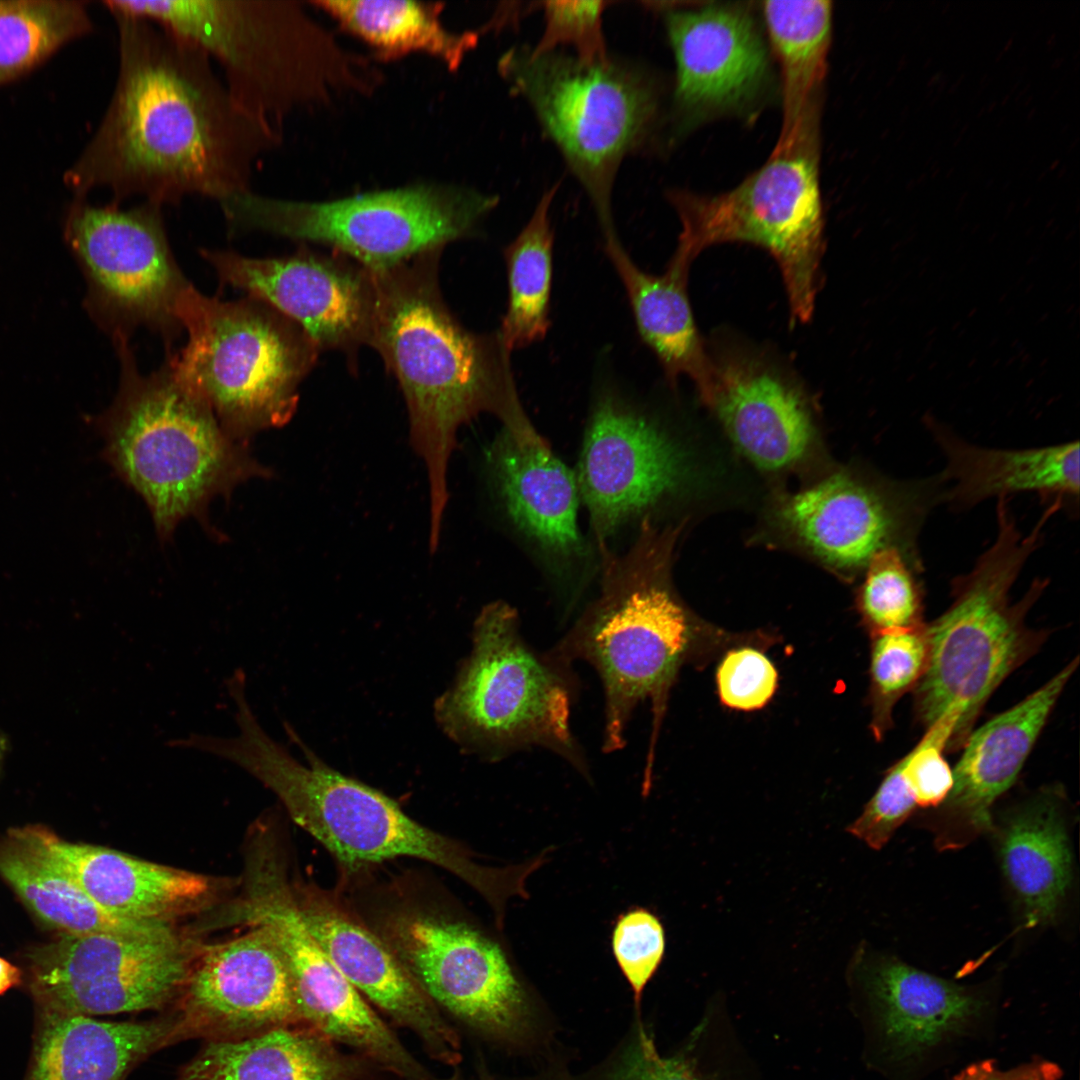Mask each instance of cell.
Returning a JSON list of instances; mask_svg holds the SVG:
<instances>
[{"instance_id":"23","label":"cell","mask_w":1080,"mask_h":1080,"mask_svg":"<svg viewBox=\"0 0 1080 1080\" xmlns=\"http://www.w3.org/2000/svg\"><path fill=\"white\" fill-rule=\"evenodd\" d=\"M918 512L915 497L902 488L882 492L837 474L791 497L782 516L823 559L857 568L884 548L904 553Z\"/></svg>"},{"instance_id":"25","label":"cell","mask_w":1080,"mask_h":1080,"mask_svg":"<svg viewBox=\"0 0 1080 1080\" xmlns=\"http://www.w3.org/2000/svg\"><path fill=\"white\" fill-rule=\"evenodd\" d=\"M489 468L506 514L546 558L565 569L587 555L576 475L546 440L519 442L502 429L490 448Z\"/></svg>"},{"instance_id":"30","label":"cell","mask_w":1080,"mask_h":1080,"mask_svg":"<svg viewBox=\"0 0 1080 1080\" xmlns=\"http://www.w3.org/2000/svg\"><path fill=\"white\" fill-rule=\"evenodd\" d=\"M30 1080H120L172 1034L163 1021L110 1022L45 1010Z\"/></svg>"},{"instance_id":"19","label":"cell","mask_w":1080,"mask_h":1080,"mask_svg":"<svg viewBox=\"0 0 1080 1080\" xmlns=\"http://www.w3.org/2000/svg\"><path fill=\"white\" fill-rule=\"evenodd\" d=\"M665 24L676 62L674 108L681 128L749 108L768 88V51L743 3L672 8Z\"/></svg>"},{"instance_id":"5","label":"cell","mask_w":1080,"mask_h":1080,"mask_svg":"<svg viewBox=\"0 0 1080 1080\" xmlns=\"http://www.w3.org/2000/svg\"><path fill=\"white\" fill-rule=\"evenodd\" d=\"M121 375L117 397L103 417L105 455L146 502L161 538L180 521L200 517L209 502L269 471L220 424L168 359L143 375L129 339H114Z\"/></svg>"},{"instance_id":"26","label":"cell","mask_w":1080,"mask_h":1080,"mask_svg":"<svg viewBox=\"0 0 1080 1080\" xmlns=\"http://www.w3.org/2000/svg\"><path fill=\"white\" fill-rule=\"evenodd\" d=\"M710 406L731 438L761 468L776 470L806 451L812 427L797 389L757 359L728 355L714 362Z\"/></svg>"},{"instance_id":"28","label":"cell","mask_w":1080,"mask_h":1080,"mask_svg":"<svg viewBox=\"0 0 1080 1080\" xmlns=\"http://www.w3.org/2000/svg\"><path fill=\"white\" fill-rule=\"evenodd\" d=\"M926 424L943 450L949 498L969 506L990 497L1035 492L1056 501L1079 494V443L1025 450L986 449L968 444L930 416Z\"/></svg>"},{"instance_id":"31","label":"cell","mask_w":1080,"mask_h":1080,"mask_svg":"<svg viewBox=\"0 0 1080 1080\" xmlns=\"http://www.w3.org/2000/svg\"><path fill=\"white\" fill-rule=\"evenodd\" d=\"M763 18L781 69L783 119L778 141L819 118L831 43L829 1H765Z\"/></svg>"},{"instance_id":"37","label":"cell","mask_w":1080,"mask_h":1080,"mask_svg":"<svg viewBox=\"0 0 1080 1080\" xmlns=\"http://www.w3.org/2000/svg\"><path fill=\"white\" fill-rule=\"evenodd\" d=\"M859 607L875 633L922 625L920 588L901 550L884 548L872 556Z\"/></svg>"},{"instance_id":"14","label":"cell","mask_w":1080,"mask_h":1080,"mask_svg":"<svg viewBox=\"0 0 1080 1080\" xmlns=\"http://www.w3.org/2000/svg\"><path fill=\"white\" fill-rule=\"evenodd\" d=\"M161 208L147 201L129 209L100 207L80 199L67 232L95 313L113 338L129 339L143 326L160 334L169 349L182 329L178 300L191 283L171 252Z\"/></svg>"},{"instance_id":"38","label":"cell","mask_w":1080,"mask_h":1080,"mask_svg":"<svg viewBox=\"0 0 1080 1080\" xmlns=\"http://www.w3.org/2000/svg\"><path fill=\"white\" fill-rule=\"evenodd\" d=\"M928 655L925 626L875 633L871 653L873 729L882 736L898 699L921 678Z\"/></svg>"},{"instance_id":"46","label":"cell","mask_w":1080,"mask_h":1080,"mask_svg":"<svg viewBox=\"0 0 1080 1080\" xmlns=\"http://www.w3.org/2000/svg\"><path fill=\"white\" fill-rule=\"evenodd\" d=\"M21 971L18 967L0 957V995L21 982Z\"/></svg>"},{"instance_id":"2","label":"cell","mask_w":1080,"mask_h":1080,"mask_svg":"<svg viewBox=\"0 0 1080 1080\" xmlns=\"http://www.w3.org/2000/svg\"><path fill=\"white\" fill-rule=\"evenodd\" d=\"M441 252L431 249L371 271L376 304L369 342L398 381L410 441L426 466L433 548L440 541L449 500L448 466L461 426L491 413L517 441L544 440L521 405L510 352L498 331L478 334L466 329L444 301L438 273Z\"/></svg>"},{"instance_id":"12","label":"cell","mask_w":1080,"mask_h":1080,"mask_svg":"<svg viewBox=\"0 0 1080 1080\" xmlns=\"http://www.w3.org/2000/svg\"><path fill=\"white\" fill-rule=\"evenodd\" d=\"M681 223L676 250L690 260L706 247L745 242L766 249L782 274L792 320L814 313L824 252L819 123L776 145L735 188L716 195L672 191Z\"/></svg>"},{"instance_id":"11","label":"cell","mask_w":1080,"mask_h":1080,"mask_svg":"<svg viewBox=\"0 0 1080 1080\" xmlns=\"http://www.w3.org/2000/svg\"><path fill=\"white\" fill-rule=\"evenodd\" d=\"M495 195L448 184H413L328 201H295L251 190L219 202L230 231H262L331 247L381 271L470 236L497 206Z\"/></svg>"},{"instance_id":"9","label":"cell","mask_w":1080,"mask_h":1080,"mask_svg":"<svg viewBox=\"0 0 1080 1080\" xmlns=\"http://www.w3.org/2000/svg\"><path fill=\"white\" fill-rule=\"evenodd\" d=\"M177 317L188 340L168 361L227 432L244 442L292 418L320 351L296 323L255 298L221 301L192 284Z\"/></svg>"},{"instance_id":"16","label":"cell","mask_w":1080,"mask_h":1080,"mask_svg":"<svg viewBox=\"0 0 1080 1080\" xmlns=\"http://www.w3.org/2000/svg\"><path fill=\"white\" fill-rule=\"evenodd\" d=\"M198 946L174 925L64 934L34 953L32 988L45 1010L95 1016L160 1008L183 989Z\"/></svg>"},{"instance_id":"15","label":"cell","mask_w":1080,"mask_h":1080,"mask_svg":"<svg viewBox=\"0 0 1080 1080\" xmlns=\"http://www.w3.org/2000/svg\"><path fill=\"white\" fill-rule=\"evenodd\" d=\"M432 1000L499 1039L528 1032L526 992L502 948L465 920L429 907L399 905L372 928Z\"/></svg>"},{"instance_id":"24","label":"cell","mask_w":1080,"mask_h":1080,"mask_svg":"<svg viewBox=\"0 0 1080 1080\" xmlns=\"http://www.w3.org/2000/svg\"><path fill=\"white\" fill-rule=\"evenodd\" d=\"M1078 658L1005 712L971 731L953 771L946 801L947 821L961 831L959 846L992 826L991 806L1018 777Z\"/></svg>"},{"instance_id":"32","label":"cell","mask_w":1080,"mask_h":1080,"mask_svg":"<svg viewBox=\"0 0 1080 1080\" xmlns=\"http://www.w3.org/2000/svg\"><path fill=\"white\" fill-rule=\"evenodd\" d=\"M181 1080H353L322 1037L273 1027L237 1040L208 1044Z\"/></svg>"},{"instance_id":"27","label":"cell","mask_w":1080,"mask_h":1080,"mask_svg":"<svg viewBox=\"0 0 1080 1080\" xmlns=\"http://www.w3.org/2000/svg\"><path fill=\"white\" fill-rule=\"evenodd\" d=\"M602 232L604 249L625 288L641 339L654 352L670 382L681 375L690 377L710 405L716 370L704 350L689 302L692 261L675 250L662 274H650L633 262L614 228Z\"/></svg>"},{"instance_id":"47","label":"cell","mask_w":1080,"mask_h":1080,"mask_svg":"<svg viewBox=\"0 0 1080 1080\" xmlns=\"http://www.w3.org/2000/svg\"><path fill=\"white\" fill-rule=\"evenodd\" d=\"M7 750V741L5 736L0 731V763L4 759Z\"/></svg>"},{"instance_id":"4","label":"cell","mask_w":1080,"mask_h":1080,"mask_svg":"<svg viewBox=\"0 0 1080 1080\" xmlns=\"http://www.w3.org/2000/svg\"><path fill=\"white\" fill-rule=\"evenodd\" d=\"M189 40L217 64L234 97L281 129L306 106L369 92L378 72L338 44L296 1L106 0Z\"/></svg>"},{"instance_id":"22","label":"cell","mask_w":1080,"mask_h":1080,"mask_svg":"<svg viewBox=\"0 0 1080 1080\" xmlns=\"http://www.w3.org/2000/svg\"><path fill=\"white\" fill-rule=\"evenodd\" d=\"M199 945L183 986L187 1010L228 1031L267 1030L296 1017L290 973L265 930Z\"/></svg>"},{"instance_id":"40","label":"cell","mask_w":1080,"mask_h":1080,"mask_svg":"<svg viewBox=\"0 0 1080 1080\" xmlns=\"http://www.w3.org/2000/svg\"><path fill=\"white\" fill-rule=\"evenodd\" d=\"M664 950V929L653 913L634 908L618 917L612 932V951L637 1003L659 967Z\"/></svg>"},{"instance_id":"8","label":"cell","mask_w":1080,"mask_h":1080,"mask_svg":"<svg viewBox=\"0 0 1080 1080\" xmlns=\"http://www.w3.org/2000/svg\"><path fill=\"white\" fill-rule=\"evenodd\" d=\"M569 662L539 653L504 601L485 606L456 680L435 704L445 733L463 748L501 759L530 747L557 753L579 772L588 766L570 724L574 680Z\"/></svg>"},{"instance_id":"7","label":"cell","mask_w":1080,"mask_h":1080,"mask_svg":"<svg viewBox=\"0 0 1080 1080\" xmlns=\"http://www.w3.org/2000/svg\"><path fill=\"white\" fill-rule=\"evenodd\" d=\"M1052 513L1048 508L1024 536L1007 498H999L994 543L970 572L955 579L951 605L925 627L928 655L915 686V711L927 728L946 714L957 717L948 749L964 745L991 694L1044 641L1025 619L1046 582H1034L1018 602L1010 591Z\"/></svg>"},{"instance_id":"35","label":"cell","mask_w":1080,"mask_h":1080,"mask_svg":"<svg viewBox=\"0 0 1080 1080\" xmlns=\"http://www.w3.org/2000/svg\"><path fill=\"white\" fill-rule=\"evenodd\" d=\"M557 188L545 191L528 223L504 250L508 301L498 333L509 352L541 341L550 327L554 243L550 207Z\"/></svg>"},{"instance_id":"18","label":"cell","mask_w":1080,"mask_h":1080,"mask_svg":"<svg viewBox=\"0 0 1080 1080\" xmlns=\"http://www.w3.org/2000/svg\"><path fill=\"white\" fill-rule=\"evenodd\" d=\"M601 551L623 526L675 492L683 456L661 428L615 392L593 403L575 473Z\"/></svg>"},{"instance_id":"45","label":"cell","mask_w":1080,"mask_h":1080,"mask_svg":"<svg viewBox=\"0 0 1080 1080\" xmlns=\"http://www.w3.org/2000/svg\"><path fill=\"white\" fill-rule=\"evenodd\" d=\"M1062 1076L1058 1064L1035 1056L1009 1069L993 1059L979 1060L963 1068L953 1080H1060Z\"/></svg>"},{"instance_id":"13","label":"cell","mask_w":1080,"mask_h":1080,"mask_svg":"<svg viewBox=\"0 0 1080 1080\" xmlns=\"http://www.w3.org/2000/svg\"><path fill=\"white\" fill-rule=\"evenodd\" d=\"M855 976L864 1058L886 1080H924L995 1031L991 985L956 983L892 956L867 961Z\"/></svg>"},{"instance_id":"36","label":"cell","mask_w":1080,"mask_h":1080,"mask_svg":"<svg viewBox=\"0 0 1080 1080\" xmlns=\"http://www.w3.org/2000/svg\"><path fill=\"white\" fill-rule=\"evenodd\" d=\"M92 27L83 1L6 0L0 10V86L34 70Z\"/></svg>"},{"instance_id":"39","label":"cell","mask_w":1080,"mask_h":1080,"mask_svg":"<svg viewBox=\"0 0 1080 1080\" xmlns=\"http://www.w3.org/2000/svg\"><path fill=\"white\" fill-rule=\"evenodd\" d=\"M605 1L543 2L544 30L534 53H547L559 47L574 48L584 61H598L609 56L602 31Z\"/></svg>"},{"instance_id":"6","label":"cell","mask_w":1080,"mask_h":1080,"mask_svg":"<svg viewBox=\"0 0 1080 1080\" xmlns=\"http://www.w3.org/2000/svg\"><path fill=\"white\" fill-rule=\"evenodd\" d=\"M668 541L642 520L627 551H603L597 598L553 651L567 662L582 659L603 686V750L618 751L636 707L649 700L653 726L644 778L652 777L655 742L665 701L690 642L688 617L666 582Z\"/></svg>"},{"instance_id":"44","label":"cell","mask_w":1080,"mask_h":1080,"mask_svg":"<svg viewBox=\"0 0 1080 1080\" xmlns=\"http://www.w3.org/2000/svg\"><path fill=\"white\" fill-rule=\"evenodd\" d=\"M694 1045L672 1057H662L653 1040L640 1028L637 1040L614 1070L610 1080H721L706 1070Z\"/></svg>"},{"instance_id":"17","label":"cell","mask_w":1080,"mask_h":1080,"mask_svg":"<svg viewBox=\"0 0 1080 1080\" xmlns=\"http://www.w3.org/2000/svg\"><path fill=\"white\" fill-rule=\"evenodd\" d=\"M224 285L245 291L296 323L319 350L350 357L370 342L376 289L372 272L334 252L308 249L278 258L201 250Z\"/></svg>"},{"instance_id":"41","label":"cell","mask_w":1080,"mask_h":1080,"mask_svg":"<svg viewBox=\"0 0 1080 1080\" xmlns=\"http://www.w3.org/2000/svg\"><path fill=\"white\" fill-rule=\"evenodd\" d=\"M957 717L946 714L928 727L919 743L902 760V774L916 805L936 807L953 787V771L943 750L953 734Z\"/></svg>"},{"instance_id":"42","label":"cell","mask_w":1080,"mask_h":1080,"mask_svg":"<svg viewBox=\"0 0 1080 1080\" xmlns=\"http://www.w3.org/2000/svg\"><path fill=\"white\" fill-rule=\"evenodd\" d=\"M777 678L773 663L762 652L749 647L731 650L717 670L720 699L733 709H760L773 696Z\"/></svg>"},{"instance_id":"1","label":"cell","mask_w":1080,"mask_h":1080,"mask_svg":"<svg viewBox=\"0 0 1080 1080\" xmlns=\"http://www.w3.org/2000/svg\"><path fill=\"white\" fill-rule=\"evenodd\" d=\"M107 9L118 33L116 84L65 183L79 198L104 188L113 204L137 196L161 207L250 190L281 129L244 107L198 46L152 20Z\"/></svg>"},{"instance_id":"43","label":"cell","mask_w":1080,"mask_h":1080,"mask_svg":"<svg viewBox=\"0 0 1080 1080\" xmlns=\"http://www.w3.org/2000/svg\"><path fill=\"white\" fill-rule=\"evenodd\" d=\"M914 797L902 774V760L892 766L862 814L847 831L880 850L916 807Z\"/></svg>"},{"instance_id":"48","label":"cell","mask_w":1080,"mask_h":1080,"mask_svg":"<svg viewBox=\"0 0 1080 1080\" xmlns=\"http://www.w3.org/2000/svg\"><path fill=\"white\" fill-rule=\"evenodd\" d=\"M4 4H5V1L0 0V10L3 8Z\"/></svg>"},{"instance_id":"20","label":"cell","mask_w":1080,"mask_h":1080,"mask_svg":"<svg viewBox=\"0 0 1080 1080\" xmlns=\"http://www.w3.org/2000/svg\"><path fill=\"white\" fill-rule=\"evenodd\" d=\"M293 890L308 930L349 983L415 1032L432 1056L456 1063L455 1032L384 940L331 892L312 885Z\"/></svg>"},{"instance_id":"21","label":"cell","mask_w":1080,"mask_h":1080,"mask_svg":"<svg viewBox=\"0 0 1080 1080\" xmlns=\"http://www.w3.org/2000/svg\"><path fill=\"white\" fill-rule=\"evenodd\" d=\"M9 835L38 851L100 908L119 918L174 924L216 897V881L208 876L69 842L40 825L14 828Z\"/></svg>"},{"instance_id":"10","label":"cell","mask_w":1080,"mask_h":1080,"mask_svg":"<svg viewBox=\"0 0 1080 1080\" xmlns=\"http://www.w3.org/2000/svg\"><path fill=\"white\" fill-rule=\"evenodd\" d=\"M498 68L532 108L588 194L601 228L612 226L611 195L624 157L648 136L658 110L654 80L610 56L584 61L557 50L513 47Z\"/></svg>"},{"instance_id":"3","label":"cell","mask_w":1080,"mask_h":1080,"mask_svg":"<svg viewBox=\"0 0 1080 1080\" xmlns=\"http://www.w3.org/2000/svg\"><path fill=\"white\" fill-rule=\"evenodd\" d=\"M238 734L224 738L219 756L270 789L290 818L316 839L346 870L408 857L434 864L466 882L502 923L506 900L527 897V863L504 869L473 859L463 845L418 823L390 797L328 767L308 749V766L263 730L254 715L237 722Z\"/></svg>"},{"instance_id":"33","label":"cell","mask_w":1080,"mask_h":1080,"mask_svg":"<svg viewBox=\"0 0 1080 1080\" xmlns=\"http://www.w3.org/2000/svg\"><path fill=\"white\" fill-rule=\"evenodd\" d=\"M310 3L334 18L342 29L366 42L383 60L424 52L455 71L478 42L475 32H454L444 26L442 2L318 0Z\"/></svg>"},{"instance_id":"34","label":"cell","mask_w":1080,"mask_h":1080,"mask_svg":"<svg viewBox=\"0 0 1080 1080\" xmlns=\"http://www.w3.org/2000/svg\"><path fill=\"white\" fill-rule=\"evenodd\" d=\"M0 876L39 918L64 934L141 932L171 925L108 913L38 851L10 835L0 842Z\"/></svg>"},{"instance_id":"29","label":"cell","mask_w":1080,"mask_h":1080,"mask_svg":"<svg viewBox=\"0 0 1080 1080\" xmlns=\"http://www.w3.org/2000/svg\"><path fill=\"white\" fill-rule=\"evenodd\" d=\"M1060 797L1043 791L1006 817L1000 833L1003 872L1026 925L1054 920L1072 879V854Z\"/></svg>"}]
</instances>
